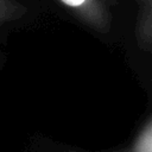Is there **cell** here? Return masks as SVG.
<instances>
[{
    "mask_svg": "<svg viewBox=\"0 0 152 152\" xmlns=\"http://www.w3.org/2000/svg\"><path fill=\"white\" fill-rule=\"evenodd\" d=\"M78 20L90 28L106 33L112 26L109 0H58Z\"/></svg>",
    "mask_w": 152,
    "mask_h": 152,
    "instance_id": "cell-1",
    "label": "cell"
},
{
    "mask_svg": "<svg viewBox=\"0 0 152 152\" xmlns=\"http://www.w3.org/2000/svg\"><path fill=\"white\" fill-rule=\"evenodd\" d=\"M139 14L137 23V40L139 46L150 51L152 46V0H138Z\"/></svg>",
    "mask_w": 152,
    "mask_h": 152,
    "instance_id": "cell-2",
    "label": "cell"
},
{
    "mask_svg": "<svg viewBox=\"0 0 152 152\" xmlns=\"http://www.w3.org/2000/svg\"><path fill=\"white\" fill-rule=\"evenodd\" d=\"M27 13V7L17 0H0V25L17 20Z\"/></svg>",
    "mask_w": 152,
    "mask_h": 152,
    "instance_id": "cell-3",
    "label": "cell"
}]
</instances>
